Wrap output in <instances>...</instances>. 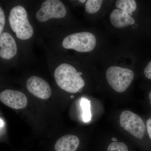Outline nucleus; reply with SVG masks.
<instances>
[{"label":"nucleus","instance_id":"nucleus-12","mask_svg":"<svg viewBox=\"0 0 151 151\" xmlns=\"http://www.w3.org/2000/svg\"><path fill=\"white\" fill-rule=\"evenodd\" d=\"M116 6L117 8L130 16L132 15L137 7V3L134 0H118L116 1Z\"/></svg>","mask_w":151,"mask_h":151},{"label":"nucleus","instance_id":"nucleus-14","mask_svg":"<svg viewBox=\"0 0 151 151\" xmlns=\"http://www.w3.org/2000/svg\"><path fill=\"white\" fill-rule=\"evenodd\" d=\"M80 105L82 109V118L85 122H89L91 119V113L90 111V101L87 99L83 98L81 100Z\"/></svg>","mask_w":151,"mask_h":151},{"label":"nucleus","instance_id":"nucleus-17","mask_svg":"<svg viewBox=\"0 0 151 151\" xmlns=\"http://www.w3.org/2000/svg\"><path fill=\"white\" fill-rule=\"evenodd\" d=\"M144 74L147 78L151 80V60L149 62L145 68Z\"/></svg>","mask_w":151,"mask_h":151},{"label":"nucleus","instance_id":"nucleus-8","mask_svg":"<svg viewBox=\"0 0 151 151\" xmlns=\"http://www.w3.org/2000/svg\"><path fill=\"white\" fill-rule=\"evenodd\" d=\"M0 100L4 105L15 110L23 109L28 103L27 98L17 90L6 89L0 93Z\"/></svg>","mask_w":151,"mask_h":151},{"label":"nucleus","instance_id":"nucleus-2","mask_svg":"<svg viewBox=\"0 0 151 151\" xmlns=\"http://www.w3.org/2000/svg\"><path fill=\"white\" fill-rule=\"evenodd\" d=\"M12 30L17 37L22 40L29 39L33 35L32 26L28 19L27 12L21 6H17L11 9L9 17Z\"/></svg>","mask_w":151,"mask_h":151},{"label":"nucleus","instance_id":"nucleus-11","mask_svg":"<svg viewBox=\"0 0 151 151\" xmlns=\"http://www.w3.org/2000/svg\"><path fill=\"white\" fill-rule=\"evenodd\" d=\"M80 144L78 137L73 135H65L55 143V151H76Z\"/></svg>","mask_w":151,"mask_h":151},{"label":"nucleus","instance_id":"nucleus-3","mask_svg":"<svg viewBox=\"0 0 151 151\" xmlns=\"http://www.w3.org/2000/svg\"><path fill=\"white\" fill-rule=\"evenodd\" d=\"M134 72L129 68L111 66L107 69L106 78L108 84L118 92H125L134 79Z\"/></svg>","mask_w":151,"mask_h":151},{"label":"nucleus","instance_id":"nucleus-6","mask_svg":"<svg viewBox=\"0 0 151 151\" xmlns=\"http://www.w3.org/2000/svg\"><path fill=\"white\" fill-rule=\"evenodd\" d=\"M121 127L137 139H142L145 132V126L142 119L131 111H124L120 116Z\"/></svg>","mask_w":151,"mask_h":151},{"label":"nucleus","instance_id":"nucleus-5","mask_svg":"<svg viewBox=\"0 0 151 151\" xmlns=\"http://www.w3.org/2000/svg\"><path fill=\"white\" fill-rule=\"evenodd\" d=\"M67 11L64 4L59 0L45 1L35 15L41 22H47L52 18L60 19L66 16Z\"/></svg>","mask_w":151,"mask_h":151},{"label":"nucleus","instance_id":"nucleus-16","mask_svg":"<svg viewBox=\"0 0 151 151\" xmlns=\"http://www.w3.org/2000/svg\"><path fill=\"white\" fill-rule=\"evenodd\" d=\"M5 24V17L4 11L0 7V35L2 33Z\"/></svg>","mask_w":151,"mask_h":151},{"label":"nucleus","instance_id":"nucleus-10","mask_svg":"<svg viewBox=\"0 0 151 151\" xmlns=\"http://www.w3.org/2000/svg\"><path fill=\"white\" fill-rule=\"evenodd\" d=\"M111 23L114 27L120 28L135 23V20L129 14L118 9L113 10L110 15Z\"/></svg>","mask_w":151,"mask_h":151},{"label":"nucleus","instance_id":"nucleus-4","mask_svg":"<svg viewBox=\"0 0 151 151\" xmlns=\"http://www.w3.org/2000/svg\"><path fill=\"white\" fill-rule=\"evenodd\" d=\"M96 45L95 36L87 32L75 33L64 38L62 46L66 49H73L79 52H89Z\"/></svg>","mask_w":151,"mask_h":151},{"label":"nucleus","instance_id":"nucleus-21","mask_svg":"<svg viewBox=\"0 0 151 151\" xmlns=\"http://www.w3.org/2000/svg\"><path fill=\"white\" fill-rule=\"evenodd\" d=\"M78 73H79V74H80V75L81 76L82 74V73L81 72H79Z\"/></svg>","mask_w":151,"mask_h":151},{"label":"nucleus","instance_id":"nucleus-1","mask_svg":"<svg viewBox=\"0 0 151 151\" xmlns=\"http://www.w3.org/2000/svg\"><path fill=\"white\" fill-rule=\"evenodd\" d=\"M54 78L60 88L70 93L80 92L85 85V81L76 69L68 63H62L55 68Z\"/></svg>","mask_w":151,"mask_h":151},{"label":"nucleus","instance_id":"nucleus-19","mask_svg":"<svg viewBox=\"0 0 151 151\" xmlns=\"http://www.w3.org/2000/svg\"><path fill=\"white\" fill-rule=\"evenodd\" d=\"M149 98H150V104L151 105V91L150 92V94L149 95Z\"/></svg>","mask_w":151,"mask_h":151},{"label":"nucleus","instance_id":"nucleus-22","mask_svg":"<svg viewBox=\"0 0 151 151\" xmlns=\"http://www.w3.org/2000/svg\"><path fill=\"white\" fill-rule=\"evenodd\" d=\"M73 96H71V98H73Z\"/></svg>","mask_w":151,"mask_h":151},{"label":"nucleus","instance_id":"nucleus-18","mask_svg":"<svg viewBox=\"0 0 151 151\" xmlns=\"http://www.w3.org/2000/svg\"><path fill=\"white\" fill-rule=\"evenodd\" d=\"M147 129L149 137L151 140V118L147 121Z\"/></svg>","mask_w":151,"mask_h":151},{"label":"nucleus","instance_id":"nucleus-13","mask_svg":"<svg viewBox=\"0 0 151 151\" xmlns=\"http://www.w3.org/2000/svg\"><path fill=\"white\" fill-rule=\"evenodd\" d=\"M103 2L102 0H88L85 4V10L89 14L95 13L100 9Z\"/></svg>","mask_w":151,"mask_h":151},{"label":"nucleus","instance_id":"nucleus-7","mask_svg":"<svg viewBox=\"0 0 151 151\" xmlns=\"http://www.w3.org/2000/svg\"><path fill=\"white\" fill-rule=\"evenodd\" d=\"M27 88L34 96L42 100L48 99L51 96V88L46 81L37 76H32L27 81Z\"/></svg>","mask_w":151,"mask_h":151},{"label":"nucleus","instance_id":"nucleus-20","mask_svg":"<svg viewBox=\"0 0 151 151\" xmlns=\"http://www.w3.org/2000/svg\"><path fill=\"white\" fill-rule=\"evenodd\" d=\"M86 1H85V0H79V2L80 3H81V4H83V3H85V2Z\"/></svg>","mask_w":151,"mask_h":151},{"label":"nucleus","instance_id":"nucleus-15","mask_svg":"<svg viewBox=\"0 0 151 151\" xmlns=\"http://www.w3.org/2000/svg\"><path fill=\"white\" fill-rule=\"evenodd\" d=\"M107 151H128V148L125 143L116 142L108 146Z\"/></svg>","mask_w":151,"mask_h":151},{"label":"nucleus","instance_id":"nucleus-9","mask_svg":"<svg viewBox=\"0 0 151 151\" xmlns=\"http://www.w3.org/2000/svg\"><path fill=\"white\" fill-rule=\"evenodd\" d=\"M17 52L16 43L10 34L3 32L0 35V56L3 59H12Z\"/></svg>","mask_w":151,"mask_h":151}]
</instances>
